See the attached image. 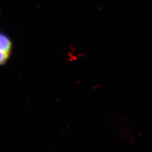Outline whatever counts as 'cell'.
Wrapping results in <instances>:
<instances>
[{"label":"cell","instance_id":"obj_1","mask_svg":"<svg viewBox=\"0 0 152 152\" xmlns=\"http://www.w3.org/2000/svg\"><path fill=\"white\" fill-rule=\"evenodd\" d=\"M13 42L8 35L0 31V51L12 55Z\"/></svg>","mask_w":152,"mask_h":152},{"label":"cell","instance_id":"obj_2","mask_svg":"<svg viewBox=\"0 0 152 152\" xmlns=\"http://www.w3.org/2000/svg\"><path fill=\"white\" fill-rule=\"evenodd\" d=\"M11 55H9L6 53L0 51V66L5 65L10 58Z\"/></svg>","mask_w":152,"mask_h":152}]
</instances>
